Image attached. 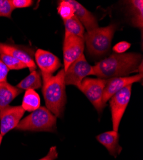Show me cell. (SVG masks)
<instances>
[{"instance_id":"2e32d148","label":"cell","mask_w":143,"mask_h":160,"mask_svg":"<svg viewBox=\"0 0 143 160\" xmlns=\"http://www.w3.org/2000/svg\"><path fill=\"white\" fill-rule=\"evenodd\" d=\"M42 79L40 73L35 70L31 72V73L21 82L17 85V87L23 90H35L38 89L42 87Z\"/></svg>"},{"instance_id":"ac0fdd59","label":"cell","mask_w":143,"mask_h":160,"mask_svg":"<svg viewBox=\"0 0 143 160\" xmlns=\"http://www.w3.org/2000/svg\"><path fill=\"white\" fill-rule=\"evenodd\" d=\"M65 26V36L75 35L84 38V27L75 16L71 19L64 21Z\"/></svg>"},{"instance_id":"484cf974","label":"cell","mask_w":143,"mask_h":160,"mask_svg":"<svg viewBox=\"0 0 143 160\" xmlns=\"http://www.w3.org/2000/svg\"><path fill=\"white\" fill-rule=\"evenodd\" d=\"M58 158V152L57 149V147L54 146L50 148L48 153L44 158L38 160H55Z\"/></svg>"},{"instance_id":"ffe728a7","label":"cell","mask_w":143,"mask_h":160,"mask_svg":"<svg viewBox=\"0 0 143 160\" xmlns=\"http://www.w3.org/2000/svg\"><path fill=\"white\" fill-rule=\"evenodd\" d=\"M0 58L8 69L21 70L27 68V66L23 62L4 53H0Z\"/></svg>"},{"instance_id":"7a4b0ae2","label":"cell","mask_w":143,"mask_h":160,"mask_svg":"<svg viewBox=\"0 0 143 160\" xmlns=\"http://www.w3.org/2000/svg\"><path fill=\"white\" fill-rule=\"evenodd\" d=\"M64 74V69H61L55 76L41 74L42 92L46 108L59 118L64 115L67 101Z\"/></svg>"},{"instance_id":"7c38bea8","label":"cell","mask_w":143,"mask_h":160,"mask_svg":"<svg viewBox=\"0 0 143 160\" xmlns=\"http://www.w3.org/2000/svg\"><path fill=\"white\" fill-rule=\"evenodd\" d=\"M0 53L8 55L23 62L27 66L30 72L35 71L36 69L33 52L26 48H21V47L19 48L9 44L0 43Z\"/></svg>"},{"instance_id":"3957f363","label":"cell","mask_w":143,"mask_h":160,"mask_svg":"<svg viewBox=\"0 0 143 160\" xmlns=\"http://www.w3.org/2000/svg\"><path fill=\"white\" fill-rule=\"evenodd\" d=\"M116 29L117 26L111 24L85 33L84 38L89 54L95 57L107 55L110 51L112 40Z\"/></svg>"},{"instance_id":"e0dca14e","label":"cell","mask_w":143,"mask_h":160,"mask_svg":"<svg viewBox=\"0 0 143 160\" xmlns=\"http://www.w3.org/2000/svg\"><path fill=\"white\" fill-rule=\"evenodd\" d=\"M40 97L34 90H26L21 106L27 112H32L40 107Z\"/></svg>"},{"instance_id":"5b68a950","label":"cell","mask_w":143,"mask_h":160,"mask_svg":"<svg viewBox=\"0 0 143 160\" xmlns=\"http://www.w3.org/2000/svg\"><path fill=\"white\" fill-rule=\"evenodd\" d=\"M107 82V79L85 78L79 87V89L85 95L99 114L102 113L103 110L106 106V104L103 102V95Z\"/></svg>"},{"instance_id":"277c9868","label":"cell","mask_w":143,"mask_h":160,"mask_svg":"<svg viewBox=\"0 0 143 160\" xmlns=\"http://www.w3.org/2000/svg\"><path fill=\"white\" fill-rule=\"evenodd\" d=\"M57 118L47 108L40 106L21 120L15 129L19 131L55 132L57 129Z\"/></svg>"},{"instance_id":"5bb4252c","label":"cell","mask_w":143,"mask_h":160,"mask_svg":"<svg viewBox=\"0 0 143 160\" xmlns=\"http://www.w3.org/2000/svg\"><path fill=\"white\" fill-rule=\"evenodd\" d=\"M96 139L105 147L109 154L114 158H116L121 153L122 148L119 143L120 134L118 131L112 130L103 132L96 137Z\"/></svg>"},{"instance_id":"ba28073f","label":"cell","mask_w":143,"mask_h":160,"mask_svg":"<svg viewBox=\"0 0 143 160\" xmlns=\"http://www.w3.org/2000/svg\"><path fill=\"white\" fill-rule=\"evenodd\" d=\"M84 48L85 41L84 38L75 35L65 36L63 43L64 71L67 70L73 62L84 54Z\"/></svg>"},{"instance_id":"7402d4cb","label":"cell","mask_w":143,"mask_h":160,"mask_svg":"<svg viewBox=\"0 0 143 160\" xmlns=\"http://www.w3.org/2000/svg\"><path fill=\"white\" fill-rule=\"evenodd\" d=\"M14 10V8L8 0H0V17L11 18Z\"/></svg>"},{"instance_id":"4fadbf2b","label":"cell","mask_w":143,"mask_h":160,"mask_svg":"<svg viewBox=\"0 0 143 160\" xmlns=\"http://www.w3.org/2000/svg\"><path fill=\"white\" fill-rule=\"evenodd\" d=\"M74 9V16L82 24L87 32L99 28L98 20L91 12L74 0H68Z\"/></svg>"},{"instance_id":"8fae6325","label":"cell","mask_w":143,"mask_h":160,"mask_svg":"<svg viewBox=\"0 0 143 160\" xmlns=\"http://www.w3.org/2000/svg\"><path fill=\"white\" fill-rule=\"evenodd\" d=\"M35 60L37 66L41 71V74L53 75L62 64L59 58L53 53L43 49H37L35 53Z\"/></svg>"},{"instance_id":"603a6c76","label":"cell","mask_w":143,"mask_h":160,"mask_svg":"<svg viewBox=\"0 0 143 160\" xmlns=\"http://www.w3.org/2000/svg\"><path fill=\"white\" fill-rule=\"evenodd\" d=\"M10 2L14 9L30 7L33 4L32 0H11Z\"/></svg>"},{"instance_id":"9c48e42d","label":"cell","mask_w":143,"mask_h":160,"mask_svg":"<svg viewBox=\"0 0 143 160\" xmlns=\"http://www.w3.org/2000/svg\"><path fill=\"white\" fill-rule=\"evenodd\" d=\"M24 112L25 110L21 106L8 105L0 108V134L4 136L10 131L15 129Z\"/></svg>"},{"instance_id":"4316f807","label":"cell","mask_w":143,"mask_h":160,"mask_svg":"<svg viewBox=\"0 0 143 160\" xmlns=\"http://www.w3.org/2000/svg\"><path fill=\"white\" fill-rule=\"evenodd\" d=\"M2 139H3V136L0 134V145H1L2 142Z\"/></svg>"},{"instance_id":"8992f818","label":"cell","mask_w":143,"mask_h":160,"mask_svg":"<svg viewBox=\"0 0 143 160\" xmlns=\"http://www.w3.org/2000/svg\"><path fill=\"white\" fill-rule=\"evenodd\" d=\"M132 86L128 85L115 94L110 99L113 130L118 131L122 117L130 102L132 93Z\"/></svg>"},{"instance_id":"cb8c5ba5","label":"cell","mask_w":143,"mask_h":160,"mask_svg":"<svg viewBox=\"0 0 143 160\" xmlns=\"http://www.w3.org/2000/svg\"><path fill=\"white\" fill-rule=\"evenodd\" d=\"M131 44L126 41L120 42L117 44H115L113 48V51L115 53H118V54H122L126 52L130 48Z\"/></svg>"},{"instance_id":"9a60e30c","label":"cell","mask_w":143,"mask_h":160,"mask_svg":"<svg viewBox=\"0 0 143 160\" xmlns=\"http://www.w3.org/2000/svg\"><path fill=\"white\" fill-rule=\"evenodd\" d=\"M23 92V90L11 85L7 82L0 83V108L8 106Z\"/></svg>"},{"instance_id":"6da1fadb","label":"cell","mask_w":143,"mask_h":160,"mask_svg":"<svg viewBox=\"0 0 143 160\" xmlns=\"http://www.w3.org/2000/svg\"><path fill=\"white\" fill-rule=\"evenodd\" d=\"M142 57L139 53H113L93 66L94 75L98 78L108 79L125 77L130 74L141 71Z\"/></svg>"},{"instance_id":"d4e9b609","label":"cell","mask_w":143,"mask_h":160,"mask_svg":"<svg viewBox=\"0 0 143 160\" xmlns=\"http://www.w3.org/2000/svg\"><path fill=\"white\" fill-rule=\"evenodd\" d=\"M8 71L9 69L0 60V83L7 82Z\"/></svg>"},{"instance_id":"44dd1931","label":"cell","mask_w":143,"mask_h":160,"mask_svg":"<svg viewBox=\"0 0 143 160\" xmlns=\"http://www.w3.org/2000/svg\"><path fill=\"white\" fill-rule=\"evenodd\" d=\"M57 11L64 21L68 20L74 16V7L68 0L60 1L57 7Z\"/></svg>"},{"instance_id":"52a82bcc","label":"cell","mask_w":143,"mask_h":160,"mask_svg":"<svg viewBox=\"0 0 143 160\" xmlns=\"http://www.w3.org/2000/svg\"><path fill=\"white\" fill-rule=\"evenodd\" d=\"M89 75H94L93 66L87 62L83 54L73 62L65 71V83L67 85H74L79 88L83 79Z\"/></svg>"},{"instance_id":"30bf717a","label":"cell","mask_w":143,"mask_h":160,"mask_svg":"<svg viewBox=\"0 0 143 160\" xmlns=\"http://www.w3.org/2000/svg\"><path fill=\"white\" fill-rule=\"evenodd\" d=\"M142 79V73H139L132 76L118 77L108 79L105 87L104 88L103 95V103L106 104L109 99L117 92L128 85L140 82Z\"/></svg>"},{"instance_id":"d6986e66","label":"cell","mask_w":143,"mask_h":160,"mask_svg":"<svg viewBox=\"0 0 143 160\" xmlns=\"http://www.w3.org/2000/svg\"><path fill=\"white\" fill-rule=\"evenodd\" d=\"M129 2L131 5L132 23L135 27L142 30L143 27V1L132 0Z\"/></svg>"}]
</instances>
